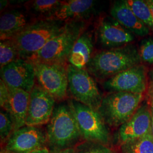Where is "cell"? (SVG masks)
Here are the masks:
<instances>
[{
    "instance_id": "22",
    "label": "cell",
    "mask_w": 153,
    "mask_h": 153,
    "mask_svg": "<svg viewBox=\"0 0 153 153\" xmlns=\"http://www.w3.org/2000/svg\"><path fill=\"white\" fill-rule=\"evenodd\" d=\"M137 18L153 31V15L146 1L126 0Z\"/></svg>"
},
{
    "instance_id": "27",
    "label": "cell",
    "mask_w": 153,
    "mask_h": 153,
    "mask_svg": "<svg viewBox=\"0 0 153 153\" xmlns=\"http://www.w3.org/2000/svg\"><path fill=\"white\" fill-rule=\"evenodd\" d=\"M9 88L2 79L0 80V105L1 108L5 105L9 98Z\"/></svg>"
},
{
    "instance_id": "4",
    "label": "cell",
    "mask_w": 153,
    "mask_h": 153,
    "mask_svg": "<svg viewBox=\"0 0 153 153\" xmlns=\"http://www.w3.org/2000/svg\"><path fill=\"white\" fill-rule=\"evenodd\" d=\"M86 27L83 21L66 22L64 30L28 61L35 63L66 64L77 39Z\"/></svg>"
},
{
    "instance_id": "23",
    "label": "cell",
    "mask_w": 153,
    "mask_h": 153,
    "mask_svg": "<svg viewBox=\"0 0 153 153\" xmlns=\"http://www.w3.org/2000/svg\"><path fill=\"white\" fill-rule=\"evenodd\" d=\"M19 58V54L16 46L11 39L0 42L1 68Z\"/></svg>"
},
{
    "instance_id": "24",
    "label": "cell",
    "mask_w": 153,
    "mask_h": 153,
    "mask_svg": "<svg viewBox=\"0 0 153 153\" xmlns=\"http://www.w3.org/2000/svg\"><path fill=\"white\" fill-rule=\"evenodd\" d=\"M14 131V124L10 115L5 110H1L0 137L1 143L7 142Z\"/></svg>"
},
{
    "instance_id": "20",
    "label": "cell",
    "mask_w": 153,
    "mask_h": 153,
    "mask_svg": "<svg viewBox=\"0 0 153 153\" xmlns=\"http://www.w3.org/2000/svg\"><path fill=\"white\" fill-rule=\"evenodd\" d=\"M59 0H34L27 2L25 6L35 19H48L61 4Z\"/></svg>"
},
{
    "instance_id": "30",
    "label": "cell",
    "mask_w": 153,
    "mask_h": 153,
    "mask_svg": "<svg viewBox=\"0 0 153 153\" xmlns=\"http://www.w3.org/2000/svg\"><path fill=\"white\" fill-rule=\"evenodd\" d=\"M56 153H76V149L73 148H69V149H66L62 150L61 151H60L59 152Z\"/></svg>"
},
{
    "instance_id": "21",
    "label": "cell",
    "mask_w": 153,
    "mask_h": 153,
    "mask_svg": "<svg viewBox=\"0 0 153 153\" xmlns=\"http://www.w3.org/2000/svg\"><path fill=\"white\" fill-rule=\"evenodd\" d=\"M123 153H153V137L152 133L143 137L124 143Z\"/></svg>"
},
{
    "instance_id": "6",
    "label": "cell",
    "mask_w": 153,
    "mask_h": 153,
    "mask_svg": "<svg viewBox=\"0 0 153 153\" xmlns=\"http://www.w3.org/2000/svg\"><path fill=\"white\" fill-rule=\"evenodd\" d=\"M76 119L82 138L85 141L106 145L109 140V132L98 111L92 109L75 100L69 102Z\"/></svg>"
},
{
    "instance_id": "3",
    "label": "cell",
    "mask_w": 153,
    "mask_h": 153,
    "mask_svg": "<svg viewBox=\"0 0 153 153\" xmlns=\"http://www.w3.org/2000/svg\"><path fill=\"white\" fill-rule=\"evenodd\" d=\"M65 22L47 19H34L21 33L11 39L20 59L28 60L36 54L51 40L64 30Z\"/></svg>"
},
{
    "instance_id": "15",
    "label": "cell",
    "mask_w": 153,
    "mask_h": 153,
    "mask_svg": "<svg viewBox=\"0 0 153 153\" xmlns=\"http://www.w3.org/2000/svg\"><path fill=\"white\" fill-rule=\"evenodd\" d=\"M8 88L9 98L2 109L10 115L15 131L26 126L30 93L21 89Z\"/></svg>"
},
{
    "instance_id": "18",
    "label": "cell",
    "mask_w": 153,
    "mask_h": 153,
    "mask_svg": "<svg viewBox=\"0 0 153 153\" xmlns=\"http://www.w3.org/2000/svg\"><path fill=\"white\" fill-rule=\"evenodd\" d=\"M95 2L93 0L62 1L53 15L47 19L59 22L83 21L93 10Z\"/></svg>"
},
{
    "instance_id": "11",
    "label": "cell",
    "mask_w": 153,
    "mask_h": 153,
    "mask_svg": "<svg viewBox=\"0 0 153 153\" xmlns=\"http://www.w3.org/2000/svg\"><path fill=\"white\" fill-rule=\"evenodd\" d=\"M0 73L1 79L8 87L30 93L35 85L34 66L27 60L19 58L1 68Z\"/></svg>"
},
{
    "instance_id": "31",
    "label": "cell",
    "mask_w": 153,
    "mask_h": 153,
    "mask_svg": "<svg viewBox=\"0 0 153 153\" xmlns=\"http://www.w3.org/2000/svg\"><path fill=\"white\" fill-rule=\"evenodd\" d=\"M31 153H53L50 152L48 149L46 148H42L38 150H36Z\"/></svg>"
},
{
    "instance_id": "25",
    "label": "cell",
    "mask_w": 153,
    "mask_h": 153,
    "mask_svg": "<svg viewBox=\"0 0 153 153\" xmlns=\"http://www.w3.org/2000/svg\"><path fill=\"white\" fill-rule=\"evenodd\" d=\"M75 149L76 153H114L104 144L88 141L79 143Z\"/></svg>"
},
{
    "instance_id": "29",
    "label": "cell",
    "mask_w": 153,
    "mask_h": 153,
    "mask_svg": "<svg viewBox=\"0 0 153 153\" xmlns=\"http://www.w3.org/2000/svg\"><path fill=\"white\" fill-rule=\"evenodd\" d=\"M150 108L152 112V126H151V133L153 137V99H151L150 101Z\"/></svg>"
},
{
    "instance_id": "32",
    "label": "cell",
    "mask_w": 153,
    "mask_h": 153,
    "mask_svg": "<svg viewBox=\"0 0 153 153\" xmlns=\"http://www.w3.org/2000/svg\"><path fill=\"white\" fill-rule=\"evenodd\" d=\"M148 5L149 6L153 15V0H146V1Z\"/></svg>"
},
{
    "instance_id": "2",
    "label": "cell",
    "mask_w": 153,
    "mask_h": 153,
    "mask_svg": "<svg viewBox=\"0 0 153 153\" xmlns=\"http://www.w3.org/2000/svg\"><path fill=\"white\" fill-rule=\"evenodd\" d=\"M46 133L49 147L55 153L73 148L80 141L82 135L69 102L55 105Z\"/></svg>"
},
{
    "instance_id": "8",
    "label": "cell",
    "mask_w": 153,
    "mask_h": 153,
    "mask_svg": "<svg viewBox=\"0 0 153 153\" xmlns=\"http://www.w3.org/2000/svg\"><path fill=\"white\" fill-rule=\"evenodd\" d=\"M33 65L36 85L56 100H64L67 97L68 90L66 64L35 63Z\"/></svg>"
},
{
    "instance_id": "26",
    "label": "cell",
    "mask_w": 153,
    "mask_h": 153,
    "mask_svg": "<svg viewBox=\"0 0 153 153\" xmlns=\"http://www.w3.org/2000/svg\"><path fill=\"white\" fill-rule=\"evenodd\" d=\"M138 52L141 61L153 64V38L143 40Z\"/></svg>"
},
{
    "instance_id": "7",
    "label": "cell",
    "mask_w": 153,
    "mask_h": 153,
    "mask_svg": "<svg viewBox=\"0 0 153 153\" xmlns=\"http://www.w3.org/2000/svg\"><path fill=\"white\" fill-rule=\"evenodd\" d=\"M68 90L74 100L98 111L103 97L91 74L86 69L68 65Z\"/></svg>"
},
{
    "instance_id": "13",
    "label": "cell",
    "mask_w": 153,
    "mask_h": 153,
    "mask_svg": "<svg viewBox=\"0 0 153 153\" xmlns=\"http://www.w3.org/2000/svg\"><path fill=\"white\" fill-rule=\"evenodd\" d=\"M97 36L100 44L110 49L126 45L135 38L133 33L112 16L105 17L99 21L97 29Z\"/></svg>"
},
{
    "instance_id": "16",
    "label": "cell",
    "mask_w": 153,
    "mask_h": 153,
    "mask_svg": "<svg viewBox=\"0 0 153 153\" xmlns=\"http://www.w3.org/2000/svg\"><path fill=\"white\" fill-rule=\"evenodd\" d=\"M111 16L134 35L144 37L150 30L134 14L126 1H117L112 6Z\"/></svg>"
},
{
    "instance_id": "5",
    "label": "cell",
    "mask_w": 153,
    "mask_h": 153,
    "mask_svg": "<svg viewBox=\"0 0 153 153\" xmlns=\"http://www.w3.org/2000/svg\"><path fill=\"white\" fill-rule=\"evenodd\" d=\"M142 99L143 94L111 93L103 98L98 111L107 125L120 126L134 114Z\"/></svg>"
},
{
    "instance_id": "9",
    "label": "cell",
    "mask_w": 153,
    "mask_h": 153,
    "mask_svg": "<svg viewBox=\"0 0 153 153\" xmlns=\"http://www.w3.org/2000/svg\"><path fill=\"white\" fill-rule=\"evenodd\" d=\"M103 86L111 93L143 94L148 88L147 69L142 64L131 67L106 80Z\"/></svg>"
},
{
    "instance_id": "1",
    "label": "cell",
    "mask_w": 153,
    "mask_h": 153,
    "mask_svg": "<svg viewBox=\"0 0 153 153\" xmlns=\"http://www.w3.org/2000/svg\"><path fill=\"white\" fill-rule=\"evenodd\" d=\"M138 50L132 45L107 49L93 55L86 69L100 79H109L122 71L141 64Z\"/></svg>"
},
{
    "instance_id": "28",
    "label": "cell",
    "mask_w": 153,
    "mask_h": 153,
    "mask_svg": "<svg viewBox=\"0 0 153 153\" xmlns=\"http://www.w3.org/2000/svg\"><path fill=\"white\" fill-rule=\"evenodd\" d=\"M149 94L150 99H153V69L152 70L150 76V82L149 86Z\"/></svg>"
},
{
    "instance_id": "12",
    "label": "cell",
    "mask_w": 153,
    "mask_h": 153,
    "mask_svg": "<svg viewBox=\"0 0 153 153\" xmlns=\"http://www.w3.org/2000/svg\"><path fill=\"white\" fill-rule=\"evenodd\" d=\"M55 99L35 84L30 93L26 126H39L48 124L55 108Z\"/></svg>"
},
{
    "instance_id": "14",
    "label": "cell",
    "mask_w": 153,
    "mask_h": 153,
    "mask_svg": "<svg viewBox=\"0 0 153 153\" xmlns=\"http://www.w3.org/2000/svg\"><path fill=\"white\" fill-rule=\"evenodd\" d=\"M152 112L150 105H140L134 114L120 126L118 134L123 143L143 137L151 133Z\"/></svg>"
},
{
    "instance_id": "10",
    "label": "cell",
    "mask_w": 153,
    "mask_h": 153,
    "mask_svg": "<svg viewBox=\"0 0 153 153\" xmlns=\"http://www.w3.org/2000/svg\"><path fill=\"white\" fill-rule=\"evenodd\" d=\"M47 142V133L39 126H24L15 131L6 142V153H31Z\"/></svg>"
},
{
    "instance_id": "19",
    "label": "cell",
    "mask_w": 153,
    "mask_h": 153,
    "mask_svg": "<svg viewBox=\"0 0 153 153\" xmlns=\"http://www.w3.org/2000/svg\"><path fill=\"white\" fill-rule=\"evenodd\" d=\"M94 48L93 35L89 31H83L77 39L68 61L70 65L80 69H86L91 59Z\"/></svg>"
},
{
    "instance_id": "17",
    "label": "cell",
    "mask_w": 153,
    "mask_h": 153,
    "mask_svg": "<svg viewBox=\"0 0 153 153\" xmlns=\"http://www.w3.org/2000/svg\"><path fill=\"white\" fill-rule=\"evenodd\" d=\"M33 21L22 9H13L4 12L0 18L1 41L13 38Z\"/></svg>"
}]
</instances>
